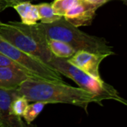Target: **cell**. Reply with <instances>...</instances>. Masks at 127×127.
<instances>
[{"label":"cell","mask_w":127,"mask_h":127,"mask_svg":"<svg viewBox=\"0 0 127 127\" xmlns=\"http://www.w3.org/2000/svg\"><path fill=\"white\" fill-rule=\"evenodd\" d=\"M84 1H85L90 4L96 5L99 8H100L101 6H102L103 5H105V3L109 2V0H84Z\"/></svg>","instance_id":"18"},{"label":"cell","mask_w":127,"mask_h":127,"mask_svg":"<svg viewBox=\"0 0 127 127\" xmlns=\"http://www.w3.org/2000/svg\"><path fill=\"white\" fill-rule=\"evenodd\" d=\"M0 11H1V8H0ZM2 24H3V23H2L1 21H0V26H2Z\"/></svg>","instance_id":"20"},{"label":"cell","mask_w":127,"mask_h":127,"mask_svg":"<svg viewBox=\"0 0 127 127\" xmlns=\"http://www.w3.org/2000/svg\"><path fill=\"white\" fill-rule=\"evenodd\" d=\"M109 1H114V0H109ZM118 1H120V2H122L123 4H125V5H127V0H118Z\"/></svg>","instance_id":"19"},{"label":"cell","mask_w":127,"mask_h":127,"mask_svg":"<svg viewBox=\"0 0 127 127\" xmlns=\"http://www.w3.org/2000/svg\"><path fill=\"white\" fill-rule=\"evenodd\" d=\"M18 96L17 88H0V127H27L22 117L16 115L11 109V103Z\"/></svg>","instance_id":"6"},{"label":"cell","mask_w":127,"mask_h":127,"mask_svg":"<svg viewBox=\"0 0 127 127\" xmlns=\"http://www.w3.org/2000/svg\"><path fill=\"white\" fill-rule=\"evenodd\" d=\"M108 57L107 55L96 54L84 50L77 51L73 56L67 58L68 62L86 73L101 79L99 68L101 62Z\"/></svg>","instance_id":"7"},{"label":"cell","mask_w":127,"mask_h":127,"mask_svg":"<svg viewBox=\"0 0 127 127\" xmlns=\"http://www.w3.org/2000/svg\"><path fill=\"white\" fill-rule=\"evenodd\" d=\"M81 2L82 0H54L51 5L55 14L64 17L67 11L79 5Z\"/></svg>","instance_id":"13"},{"label":"cell","mask_w":127,"mask_h":127,"mask_svg":"<svg viewBox=\"0 0 127 127\" xmlns=\"http://www.w3.org/2000/svg\"><path fill=\"white\" fill-rule=\"evenodd\" d=\"M36 7L38 11L40 20L42 23H52L63 17L55 14L51 3H40L36 5Z\"/></svg>","instance_id":"12"},{"label":"cell","mask_w":127,"mask_h":127,"mask_svg":"<svg viewBox=\"0 0 127 127\" xmlns=\"http://www.w3.org/2000/svg\"><path fill=\"white\" fill-rule=\"evenodd\" d=\"M46 105L47 103L45 102H34V103L29 104L23 116L26 123L28 125L31 124L39 116Z\"/></svg>","instance_id":"14"},{"label":"cell","mask_w":127,"mask_h":127,"mask_svg":"<svg viewBox=\"0 0 127 127\" xmlns=\"http://www.w3.org/2000/svg\"><path fill=\"white\" fill-rule=\"evenodd\" d=\"M0 67H10L14 68H17L23 70V69L17 63L0 52ZM24 71V70H23Z\"/></svg>","instance_id":"16"},{"label":"cell","mask_w":127,"mask_h":127,"mask_svg":"<svg viewBox=\"0 0 127 127\" xmlns=\"http://www.w3.org/2000/svg\"><path fill=\"white\" fill-rule=\"evenodd\" d=\"M0 37L20 50L47 64L53 58L48 38L40 23L28 26L21 22H8L0 26Z\"/></svg>","instance_id":"2"},{"label":"cell","mask_w":127,"mask_h":127,"mask_svg":"<svg viewBox=\"0 0 127 127\" xmlns=\"http://www.w3.org/2000/svg\"><path fill=\"white\" fill-rule=\"evenodd\" d=\"M29 102L24 96H18L13 100L11 103V109L16 115L23 117L29 105Z\"/></svg>","instance_id":"15"},{"label":"cell","mask_w":127,"mask_h":127,"mask_svg":"<svg viewBox=\"0 0 127 127\" xmlns=\"http://www.w3.org/2000/svg\"><path fill=\"white\" fill-rule=\"evenodd\" d=\"M48 45L52 55L57 58L67 59L76 52L68 43L59 40L48 38Z\"/></svg>","instance_id":"11"},{"label":"cell","mask_w":127,"mask_h":127,"mask_svg":"<svg viewBox=\"0 0 127 127\" xmlns=\"http://www.w3.org/2000/svg\"><path fill=\"white\" fill-rule=\"evenodd\" d=\"M34 0H0V8H1V11H4L8 8H14L15 5L25 2H32Z\"/></svg>","instance_id":"17"},{"label":"cell","mask_w":127,"mask_h":127,"mask_svg":"<svg viewBox=\"0 0 127 127\" xmlns=\"http://www.w3.org/2000/svg\"><path fill=\"white\" fill-rule=\"evenodd\" d=\"M29 78L31 77L25 71L20 69L10 67H0V88H17Z\"/></svg>","instance_id":"9"},{"label":"cell","mask_w":127,"mask_h":127,"mask_svg":"<svg viewBox=\"0 0 127 127\" xmlns=\"http://www.w3.org/2000/svg\"><path fill=\"white\" fill-rule=\"evenodd\" d=\"M47 38L64 41L76 52L87 51L96 54L114 55V52L103 37L90 35L68 23L64 17L52 23H40Z\"/></svg>","instance_id":"3"},{"label":"cell","mask_w":127,"mask_h":127,"mask_svg":"<svg viewBox=\"0 0 127 127\" xmlns=\"http://www.w3.org/2000/svg\"><path fill=\"white\" fill-rule=\"evenodd\" d=\"M61 75L74 81L79 88L94 94L102 105L103 100H114L127 106V99L122 97L118 91L102 79L94 77L68 62L66 58L53 56L47 64Z\"/></svg>","instance_id":"4"},{"label":"cell","mask_w":127,"mask_h":127,"mask_svg":"<svg viewBox=\"0 0 127 127\" xmlns=\"http://www.w3.org/2000/svg\"><path fill=\"white\" fill-rule=\"evenodd\" d=\"M98 6L90 4L84 0L67 11L63 17L76 27L89 26L92 23Z\"/></svg>","instance_id":"8"},{"label":"cell","mask_w":127,"mask_h":127,"mask_svg":"<svg viewBox=\"0 0 127 127\" xmlns=\"http://www.w3.org/2000/svg\"><path fill=\"white\" fill-rule=\"evenodd\" d=\"M0 52L17 63L31 78L49 82H64L61 74L57 70L40 59L17 48L1 37Z\"/></svg>","instance_id":"5"},{"label":"cell","mask_w":127,"mask_h":127,"mask_svg":"<svg viewBox=\"0 0 127 127\" xmlns=\"http://www.w3.org/2000/svg\"><path fill=\"white\" fill-rule=\"evenodd\" d=\"M17 91L20 96H24L29 102L70 104L80 107L86 112L90 103L95 102L102 105L94 94L64 82L29 78L17 88Z\"/></svg>","instance_id":"1"},{"label":"cell","mask_w":127,"mask_h":127,"mask_svg":"<svg viewBox=\"0 0 127 127\" xmlns=\"http://www.w3.org/2000/svg\"><path fill=\"white\" fill-rule=\"evenodd\" d=\"M14 8L20 15L21 23L25 25H35L37 23V21L40 20L36 5H33L30 2L20 3L15 5Z\"/></svg>","instance_id":"10"}]
</instances>
